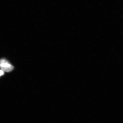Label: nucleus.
<instances>
[{
  "label": "nucleus",
  "instance_id": "2",
  "mask_svg": "<svg viewBox=\"0 0 123 123\" xmlns=\"http://www.w3.org/2000/svg\"><path fill=\"white\" fill-rule=\"evenodd\" d=\"M4 74V72L3 71L1 70H0V76H2Z\"/></svg>",
  "mask_w": 123,
  "mask_h": 123
},
{
  "label": "nucleus",
  "instance_id": "1",
  "mask_svg": "<svg viewBox=\"0 0 123 123\" xmlns=\"http://www.w3.org/2000/svg\"><path fill=\"white\" fill-rule=\"evenodd\" d=\"M1 70L4 72H10L13 69V67L6 60L2 59L0 60Z\"/></svg>",
  "mask_w": 123,
  "mask_h": 123
}]
</instances>
